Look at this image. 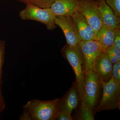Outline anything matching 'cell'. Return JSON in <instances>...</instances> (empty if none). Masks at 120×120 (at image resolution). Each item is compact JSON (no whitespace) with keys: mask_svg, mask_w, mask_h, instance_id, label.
<instances>
[{"mask_svg":"<svg viewBox=\"0 0 120 120\" xmlns=\"http://www.w3.org/2000/svg\"><path fill=\"white\" fill-rule=\"evenodd\" d=\"M18 0L24 2V3H25L26 4V3L27 2H28V0Z\"/></svg>","mask_w":120,"mask_h":120,"instance_id":"cell-24","label":"cell"},{"mask_svg":"<svg viewBox=\"0 0 120 120\" xmlns=\"http://www.w3.org/2000/svg\"><path fill=\"white\" fill-rule=\"evenodd\" d=\"M4 45L3 44L0 43V75L1 71L2 61L4 55Z\"/></svg>","mask_w":120,"mask_h":120,"instance_id":"cell-22","label":"cell"},{"mask_svg":"<svg viewBox=\"0 0 120 120\" xmlns=\"http://www.w3.org/2000/svg\"><path fill=\"white\" fill-rule=\"evenodd\" d=\"M79 101L78 89L75 82L65 95L60 99L59 110L66 111L71 114L72 110L77 108Z\"/></svg>","mask_w":120,"mask_h":120,"instance_id":"cell-12","label":"cell"},{"mask_svg":"<svg viewBox=\"0 0 120 120\" xmlns=\"http://www.w3.org/2000/svg\"><path fill=\"white\" fill-rule=\"evenodd\" d=\"M103 93L101 101L95 109L98 112L116 109H120V84L116 82L113 76L108 82L100 80Z\"/></svg>","mask_w":120,"mask_h":120,"instance_id":"cell-4","label":"cell"},{"mask_svg":"<svg viewBox=\"0 0 120 120\" xmlns=\"http://www.w3.org/2000/svg\"><path fill=\"white\" fill-rule=\"evenodd\" d=\"M77 11L83 16L96 34L103 25L96 0H79Z\"/></svg>","mask_w":120,"mask_h":120,"instance_id":"cell-6","label":"cell"},{"mask_svg":"<svg viewBox=\"0 0 120 120\" xmlns=\"http://www.w3.org/2000/svg\"><path fill=\"white\" fill-rule=\"evenodd\" d=\"M73 69L76 77L75 82L80 101L82 98L84 83L86 76L85 62L79 45L70 46L66 44L61 51Z\"/></svg>","mask_w":120,"mask_h":120,"instance_id":"cell-1","label":"cell"},{"mask_svg":"<svg viewBox=\"0 0 120 120\" xmlns=\"http://www.w3.org/2000/svg\"><path fill=\"white\" fill-rule=\"evenodd\" d=\"M54 22L63 31L67 45H75L81 41L77 26L71 16L55 15Z\"/></svg>","mask_w":120,"mask_h":120,"instance_id":"cell-7","label":"cell"},{"mask_svg":"<svg viewBox=\"0 0 120 120\" xmlns=\"http://www.w3.org/2000/svg\"><path fill=\"white\" fill-rule=\"evenodd\" d=\"M114 33V46L120 52V27L113 30Z\"/></svg>","mask_w":120,"mask_h":120,"instance_id":"cell-20","label":"cell"},{"mask_svg":"<svg viewBox=\"0 0 120 120\" xmlns=\"http://www.w3.org/2000/svg\"><path fill=\"white\" fill-rule=\"evenodd\" d=\"M60 98L49 101L33 99L23 106L31 120H56L59 110Z\"/></svg>","mask_w":120,"mask_h":120,"instance_id":"cell-2","label":"cell"},{"mask_svg":"<svg viewBox=\"0 0 120 120\" xmlns=\"http://www.w3.org/2000/svg\"><path fill=\"white\" fill-rule=\"evenodd\" d=\"M79 0H56L50 8L55 15L72 16L78 9Z\"/></svg>","mask_w":120,"mask_h":120,"instance_id":"cell-13","label":"cell"},{"mask_svg":"<svg viewBox=\"0 0 120 120\" xmlns=\"http://www.w3.org/2000/svg\"><path fill=\"white\" fill-rule=\"evenodd\" d=\"M113 64L106 52L102 51L95 60L93 71L97 73L100 80L108 82L112 77Z\"/></svg>","mask_w":120,"mask_h":120,"instance_id":"cell-9","label":"cell"},{"mask_svg":"<svg viewBox=\"0 0 120 120\" xmlns=\"http://www.w3.org/2000/svg\"><path fill=\"white\" fill-rule=\"evenodd\" d=\"M97 41L102 51L105 52L109 47L114 45V33L113 30L103 25L96 33Z\"/></svg>","mask_w":120,"mask_h":120,"instance_id":"cell-14","label":"cell"},{"mask_svg":"<svg viewBox=\"0 0 120 120\" xmlns=\"http://www.w3.org/2000/svg\"><path fill=\"white\" fill-rule=\"evenodd\" d=\"M80 112L79 120H94V112L80 105Z\"/></svg>","mask_w":120,"mask_h":120,"instance_id":"cell-18","label":"cell"},{"mask_svg":"<svg viewBox=\"0 0 120 120\" xmlns=\"http://www.w3.org/2000/svg\"><path fill=\"white\" fill-rule=\"evenodd\" d=\"M19 120H31V118L28 112L24 109H23V112L20 117Z\"/></svg>","mask_w":120,"mask_h":120,"instance_id":"cell-23","label":"cell"},{"mask_svg":"<svg viewBox=\"0 0 120 120\" xmlns=\"http://www.w3.org/2000/svg\"><path fill=\"white\" fill-rule=\"evenodd\" d=\"M101 13L103 25L114 30L120 27V18L116 17L113 11L105 0H96Z\"/></svg>","mask_w":120,"mask_h":120,"instance_id":"cell-11","label":"cell"},{"mask_svg":"<svg viewBox=\"0 0 120 120\" xmlns=\"http://www.w3.org/2000/svg\"><path fill=\"white\" fill-rule=\"evenodd\" d=\"M116 17L120 18V0H105Z\"/></svg>","mask_w":120,"mask_h":120,"instance_id":"cell-17","label":"cell"},{"mask_svg":"<svg viewBox=\"0 0 120 120\" xmlns=\"http://www.w3.org/2000/svg\"><path fill=\"white\" fill-rule=\"evenodd\" d=\"M78 45L84 59L86 75L93 71L95 60L102 51L97 41H81Z\"/></svg>","mask_w":120,"mask_h":120,"instance_id":"cell-8","label":"cell"},{"mask_svg":"<svg viewBox=\"0 0 120 120\" xmlns=\"http://www.w3.org/2000/svg\"><path fill=\"white\" fill-rule=\"evenodd\" d=\"M102 87L100 80L94 71L86 75L80 105L94 112L99 103Z\"/></svg>","mask_w":120,"mask_h":120,"instance_id":"cell-3","label":"cell"},{"mask_svg":"<svg viewBox=\"0 0 120 120\" xmlns=\"http://www.w3.org/2000/svg\"><path fill=\"white\" fill-rule=\"evenodd\" d=\"M105 52L113 64L120 61V52L115 48L113 45L108 48Z\"/></svg>","mask_w":120,"mask_h":120,"instance_id":"cell-15","label":"cell"},{"mask_svg":"<svg viewBox=\"0 0 120 120\" xmlns=\"http://www.w3.org/2000/svg\"><path fill=\"white\" fill-rule=\"evenodd\" d=\"M71 17L77 26L81 41H97L96 33L81 13L77 11Z\"/></svg>","mask_w":120,"mask_h":120,"instance_id":"cell-10","label":"cell"},{"mask_svg":"<svg viewBox=\"0 0 120 120\" xmlns=\"http://www.w3.org/2000/svg\"><path fill=\"white\" fill-rule=\"evenodd\" d=\"M112 74L115 81L120 84V61L113 64Z\"/></svg>","mask_w":120,"mask_h":120,"instance_id":"cell-19","label":"cell"},{"mask_svg":"<svg viewBox=\"0 0 120 120\" xmlns=\"http://www.w3.org/2000/svg\"><path fill=\"white\" fill-rule=\"evenodd\" d=\"M26 4L25 8L19 13L20 17L22 19L40 22L45 24L47 29L51 30L56 28L54 22L55 15L51 8H40L29 2Z\"/></svg>","mask_w":120,"mask_h":120,"instance_id":"cell-5","label":"cell"},{"mask_svg":"<svg viewBox=\"0 0 120 120\" xmlns=\"http://www.w3.org/2000/svg\"><path fill=\"white\" fill-rule=\"evenodd\" d=\"M56 120H72L71 114L68 112L64 110H59Z\"/></svg>","mask_w":120,"mask_h":120,"instance_id":"cell-21","label":"cell"},{"mask_svg":"<svg viewBox=\"0 0 120 120\" xmlns=\"http://www.w3.org/2000/svg\"><path fill=\"white\" fill-rule=\"evenodd\" d=\"M1 103V98L0 93V105Z\"/></svg>","mask_w":120,"mask_h":120,"instance_id":"cell-25","label":"cell"},{"mask_svg":"<svg viewBox=\"0 0 120 120\" xmlns=\"http://www.w3.org/2000/svg\"><path fill=\"white\" fill-rule=\"evenodd\" d=\"M56 0H28V2L41 8H50Z\"/></svg>","mask_w":120,"mask_h":120,"instance_id":"cell-16","label":"cell"}]
</instances>
